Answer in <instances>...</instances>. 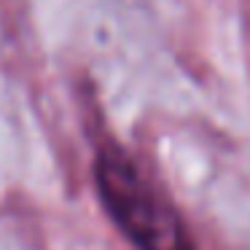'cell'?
I'll return each mask as SVG.
<instances>
[{
  "label": "cell",
  "mask_w": 250,
  "mask_h": 250,
  "mask_svg": "<svg viewBox=\"0 0 250 250\" xmlns=\"http://www.w3.org/2000/svg\"><path fill=\"white\" fill-rule=\"evenodd\" d=\"M94 188L105 215L135 250H196L172 196L119 143H103L94 153Z\"/></svg>",
  "instance_id": "obj_1"
}]
</instances>
